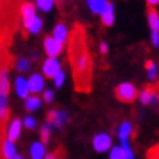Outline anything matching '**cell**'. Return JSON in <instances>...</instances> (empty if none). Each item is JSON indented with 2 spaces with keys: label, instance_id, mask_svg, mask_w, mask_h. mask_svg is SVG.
<instances>
[{
  "label": "cell",
  "instance_id": "cell-1",
  "mask_svg": "<svg viewBox=\"0 0 159 159\" xmlns=\"http://www.w3.org/2000/svg\"><path fill=\"white\" fill-rule=\"evenodd\" d=\"M70 60H72L77 89L80 91L89 89L92 77V60L86 50L85 37L80 28L75 31L73 38L70 41Z\"/></svg>",
  "mask_w": 159,
  "mask_h": 159
},
{
  "label": "cell",
  "instance_id": "cell-2",
  "mask_svg": "<svg viewBox=\"0 0 159 159\" xmlns=\"http://www.w3.org/2000/svg\"><path fill=\"white\" fill-rule=\"evenodd\" d=\"M114 93H116V98L118 101L130 104V102H133L136 98H137V93H139V92H137V89H136V86L133 83L123 82V83H120V85H117Z\"/></svg>",
  "mask_w": 159,
  "mask_h": 159
},
{
  "label": "cell",
  "instance_id": "cell-3",
  "mask_svg": "<svg viewBox=\"0 0 159 159\" xmlns=\"http://www.w3.org/2000/svg\"><path fill=\"white\" fill-rule=\"evenodd\" d=\"M92 148L98 153L108 152L112 148V139H111V136L108 133H105V131L97 133V134L92 137Z\"/></svg>",
  "mask_w": 159,
  "mask_h": 159
},
{
  "label": "cell",
  "instance_id": "cell-4",
  "mask_svg": "<svg viewBox=\"0 0 159 159\" xmlns=\"http://www.w3.org/2000/svg\"><path fill=\"white\" fill-rule=\"evenodd\" d=\"M63 70L61 67V61L56 57H47L41 63V73L44 77H48L53 79L57 73H60Z\"/></svg>",
  "mask_w": 159,
  "mask_h": 159
},
{
  "label": "cell",
  "instance_id": "cell-5",
  "mask_svg": "<svg viewBox=\"0 0 159 159\" xmlns=\"http://www.w3.org/2000/svg\"><path fill=\"white\" fill-rule=\"evenodd\" d=\"M43 48L44 53L47 57H56L58 58V56H61L63 50H64V44L58 43L57 39H54L51 35L45 37L43 41Z\"/></svg>",
  "mask_w": 159,
  "mask_h": 159
},
{
  "label": "cell",
  "instance_id": "cell-6",
  "mask_svg": "<svg viewBox=\"0 0 159 159\" xmlns=\"http://www.w3.org/2000/svg\"><path fill=\"white\" fill-rule=\"evenodd\" d=\"M69 120V114L64 110H50L47 114V123L53 129H63Z\"/></svg>",
  "mask_w": 159,
  "mask_h": 159
},
{
  "label": "cell",
  "instance_id": "cell-7",
  "mask_svg": "<svg viewBox=\"0 0 159 159\" xmlns=\"http://www.w3.org/2000/svg\"><path fill=\"white\" fill-rule=\"evenodd\" d=\"M12 88H13L15 95L18 98H20V99H25V98L31 93V92H29V86H28V80H26V77L22 76V75L15 76V79L12 80Z\"/></svg>",
  "mask_w": 159,
  "mask_h": 159
},
{
  "label": "cell",
  "instance_id": "cell-8",
  "mask_svg": "<svg viewBox=\"0 0 159 159\" xmlns=\"http://www.w3.org/2000/svg\"><path fill=\"white\" fill-rule=\"evenodd\" d=\"M28 86H29V92L38 95L45 89V77L43 76V73H31L28 77Z\"/></svg>",
  "mask_w": 159,
  "mask_h": 159
},
{
  "label": "cell",
  "instance_id": "cell-9",
  "mask_svg": "<svg viewBox=\"0 0 159 159\" xmlns=\"http://www.w3.org/2000/svg\"><path fill=\"white\" fill-rule=\"evenodd\" d=\"M22 129H24V125H22V120L20 118L10 120V123L6 127V139L16 142L20 137V134H22Z\"/></svg>",
  "mask_w": 159,
  "mask_h": 159
},
{
  "label": "cell",
  "instance_id": "cell-10",
  "mask_svg": "<svg viewBox=\"0 0 159 159\" xmlns=\"http://www.w3.org/2000/svg\"><path fill=\"white\" fill-rule=\"evenodd\" d=\"M137 98L142 105H150V104H159V93L152 88H145L137 93Z\"/></svg>",
  "mask_w": 159,
  "mask_h": 159
},
{
  "label": "cell",
  "instance_id": "cell-11",
  "mask_svg": "<svg viewBox=\"0 0 159 159\" xmlns=\"http://www.w3.org/2000/svg\"><path fill=\"white\" fill-rule=\"evenodd\" d=\"M51 37L54 39H57L58 43L66 44L70 39V31H69L67 25L63 24V22H58L53 28V31H51Z\"/></svg>",
  "mask_w": 159,
  "mask_h": 159
},
{
  "label": "cell",
  "instance_id": "cell-12",
  "mask_svg": "<svg viewBox=\"0 0 159 159\" xmlns=\"http://www.w3.org/2000/svg\"><path fill=\"white\" fill-rule=\"evenodd\" d=\"M20 20H22V26L26 25L29 20H32L37 16V7L32 2H25L24 5L20 6Z\"/></svg>",
  "mask_w": 159,
  "mask_h": 159
},
{
  "label": "cell",
  "instance_id": "cell-13",
  "mask_svg": "<svg viewBox=\"0 0 159 159\" xmlns=\"http://www.w3.org/2000/svg\"><path fill=\"white\" fill-rule=\"evenodd\" d=\"M0 153L3 156V159H13L18 153V149H16V142L9 139H3L2 143H0Z\"/></svg>",
  "mask_w": 159,
  "mask_h": 159
},
{
  "label": "cell",
  "instance_id": "cell-14",
  "mask_svg": "<svg viewBox=\"0 0 159 159\" xmlns=\"http://www.w3.org/2000/svg\"><path fill=\"white\" fill-rule=\"evenodd\" d=\"M47 155L45 150V143H43L41 140H35L29 146V158L31 159H44Z\"/></svg>",
  "mask_w": 159,
  "mask_h": 159
},
{
  "label": "cell",
  "instance_id": "cell-15",
  "mask_svg": "<svg viewBox=\"0 0 159 159\" xmlns=\"http://www.w3.org/2000/svg\"><path fill=\"white\" fill-rule=\"evenodd\" d=\"M43 26H44V20L43 18L37 15L32 20H29L26 25H24V29L31 35H38L41 31H43Z\"/></svg>",
  "mask_w": 159,
  "mask_h": 159
},
{
  "label": "cell",
  "instance_id": "cell-16",
  "mask_svg": "<svg viewBox=\"0 0 159 159\" xmlns=\"http://www.w3.org/2000/svg\"><path fill=\"white\" fill-rule=\"evenodd\" d=\"M24 107L25 110L28 111V112H34V111H38L39 108H41V105H43V99H41V97H38V95H34V93H29L28 97L24 99Z\"/></svg>",
  "mask_w": 159,
  "mask_h": 159
},
{
  "label": "cell",
  "instance_id": "cell-17",
  "mask_svg": "<svg viewBox=\"0 0 159 159\" xmlns=\"http://www.w3.org/2000/svg\"><path fill=\"white\" fill-rule=\"evenodd\" d=\"M12 88V82H10V75H9V69L6 66L0 67V92L2 93H7Z\"/></svg>",
  "mask_w": 159,
  "mask_h": 159
},
{
  "label": "cell",
  "instance_id": "cell-18",
  "mask_svg": "<svg viewBox=\"0 0 159 159\" xmlns=\"http://www.w3.org/2000/svg\"><path fill=\"white\" fill-rule=\"evenodd\" d=\"M114 10L116 9H114V5H112V3H108V5H107L104 12L99 15L102 25H105V26L114 25V20H116V12H114Z\"/></svg>",
  "mask_w": 159,
  "mask_h": 159
},
{
  "label": "cell",
  "instance_id": "cell-19",
  "mask_svg": "<svg viewBox=\"0 0 159 159\" xmlns=\"http://www.w3.org/2000/svg\"><path fill=\"white\" fill-rule=\"evenodd\" d=\"M133 133V124L130 121H123L118 129H117V136H118V140L120 142H124V140H130V136Z\"/></svg>",
  "mask_w": 159,
  "mask_h": 159
},
{
  "label": "cell",
  "instance_id": "cell-20",
  "mask_svg": "<svg viewBox=\"0 0 159 159\" xmlns=\"http://www.w3.org/2000/svg\"><path fill=\"white\" fill-rule=\"evenodd\" d=\"M108 3H110L108 0H86L88 9L91 10L93 15H101Z\"/></svg>",
  "mask_w": 159,
  "mask_h": 159
},
{
  "label": "cell",
  "instance_id": "cell-21",
  "mask_svg": "<svg viewBox=\"0 0 159 159\" xmlns=\"http://www.w3.org/2000/svg\"><path fill=\"white\" fill-rule=\"evenodd\" d=\"M9 117V95L0 92V121L7 120Z\"/></svg>",
  "mask_w": 159,
  "mask_h": 159
},
{
  "label": "cell",
  "instance_id": "cell-22",
  "mask_svg": "<svg viewBox=\"0 0 159 159\" xmlns=\"http://www.w3.org/2000/svg\"><path fill=\"white\" fill-rule=\"evenodd\" d=\"M148 24L150 32H159V13L152 7L148 13Z\"/></svg>",
  "mask_w": 159,
  "mask_h": 159
},
{
  "label": "cell",
  "instance_id": "cell-23",
  "mask_svg": "<svg viewBox=\"0 0 159 159\" xmlns=\"http://www.w3.org/2000/svg\"><path fill=\"white\" fill-rule=\"evenodd\" d=\"M56 2L57 0H34V5L37 7V10L44 12V13H48L56 6Z\"/></svg>",
  "mask_w": 159,
  "mask_h": 159
},
{
  "label": "cell",
  "instance_id": "cell-24",
  "mask_svg": "<svg viewBox=\"0 0 159 159\" xmlns=\"http://www.w3.org/2000/svg\"><path fill=\"white\" fill-rule=\"evenodd\" d=\"M15 69H16V72L19 75L29 72L31 70V60L26 57H18L16 61H15Z\"/></svg>",
  "mask_w": 159,
  "mask_h": 159
},
{
  "label": "cell",
  "instance_id": "cell-25",
  "mask_svg": "<svg viewBox=\"0 0 159 159\" xmlns=\"http://www.w3.org/2000/svg\"><path fill=\"white\" fill-rule=\"evenodd\" d=\"M146 76H148V79L150 82L156 80V77H158V66H156L155 61L146 63Z\"/></svg>",
  "mask_w": 159,
  "mask_h": 159
},
{
  "label": "cell",
  "instance_id": "cell-26",
  "mask_svg": "<svg viewBox=\"0 0 159 159\" xmlns=\"http://www.w3.org/2000/svg\"><path fill=\"white\" fill-rule=\"evenodd\" d=\"M51 130H53V127H51L48 123H44V124L41 125V129H39V134H41V142H43V143H47V142L50 140Z\"/></svg>",
  "mask_w": 159,
  "mask_h": 159
},
{
  "label": "cell",
  "instance_id": "cell-27",
  "mask_svg": "<svg viewBox=\"0 0 159 159\" xmlns=\"http://www.w3.org/2000/svg\"><path fill=\"white\" fill-rule=\"evenodd\" d=\"M108 152V159H125V153L121 149V146H112Z\"/></svg>",
  "mask_w": 159,
  "mask_h": 159
},
{
  "label": "cell",
  "instance_id": "cell-28",
  "mask_svg": "<svg viewBox=\"0 0 159 159\" xmlns=\"http://www.w3.org/2000/svg\"><path fill=\"white\" fill-rule=\"evenodd\" d=\"M22 125H24V129H26V130H34V129H37V118L34 116L28 114V116L24 117Z\"/></svg>",
  "mask_w": 159,
  "mask_h": 159
},
{
  "label": "cell",
  "instance_id": "cell-29",
  "mask_svg": "<svg viewBox=\"0 0 159 159\" xmlns=\"http://www.w3.org/2000/svg\"><path fill=\"white\" fill-rule=\"evenodd\" d=\"M120 146L121 149L124 150L125 153V159H134V152H133V149H131L130 146V140H124V142H120Z\"/></svg>",
  "mask_w": 159,
  "mask_h": 159
},
{
  "label": "cell",
  "instance_id": "cell-30",
  "mask_svg": "<svg viewBox=\"0 0 159 159\" xmlns=\"http://www.w3.org/2000/svg\"><path fill=\"white\" fill-rule=\"evenodd\" d=\"M51 80H53L54 88L60 89V88L64 85V82H66V73H64V70H61L60 73H57V75H56V76H54Z\"/></svg>",
  "mask_w": 159,
  "mask_h": 159
},
{
  "label": "cell",
  "instance_id": "cell-31",
  "mask_svg": "<svg viewBox=\"0 0 159 159\" xmlns=\"http://www.w3.org/2000/svg\"><path fill=\"white\" fill-rule=\"evenodd\" d=\"M54 97H56V93H54L53 89H44L43 92H41V99H43V102H45V104H51V102L54 101Z\"/></svg>",
  "mask_w": 159,
  "mask_h": 159
},
{
  "label": "cell",
  "instance_id": "cell-32",
  "mask_svg": "<svg viewBox=\"0 0 159 159\" xmlns=\"http://www.w3.org/2000/svg\"><path fill=\"white\" fill-rule=\"evenodd\" d=\"M148 159H159V143L148 152Z\"/></svg>",
  "mask_w": 159,
  "mask_h": 159
},
{
  "label": "cell",
  "instance_id": "cell-33",
  "mask_svg": "<svg viewBox=\"0 0 159 159\" xmlns=\"http://www.w3.org/2000/svg\"><path fill=\"white\" fill-rule=\"evenodd\" d=\"M150 41L153 47H159V32H150Z\"/></svg>",
  "mask_w": 159,
  "mask_h": 159
},
{
  "label": "cell",
  "instance_id": "cell-34",
  "mask_svg": "<svg viewBox=\"0 0 159 159\" xmlns=\"http://www.w3.org/2000/svg\"><path fill=\"white\" fill-rule=\"evenodd\" d=\"M99 53L101 54L108 53V44H107L105 41H101V43H99Z\"/></svg>",
  "mask_w": 159,
  "mask_h": 159
},
{
  "label": "cell",
  "instance_id": "cell-35",
  "mask_svg": "<svg viewBox=\"0 0 159 159\" xmlns=\"http://www.w3.org/2000/svg\"><path fill=\"white\" fill-rule=\"evenodd\" d=\"M146 3H148L150 7H155L156 5H159V0H146Z\"/></svg>",
  "mask_w": 159,
  "mask_h": 159
},
{
  "label": "cell",
  "instance_id": "cell-36",
  "mask_svg": "<svg viewBox=\"0 0 159 159\" xmlns=\"http://www.w3.org/2000/svg\"><path fill=\"white\" fill-rule=\"evenodd\" d=\"M44 159H58V158H57V155L56 153H47Z\"/></svg>",
  "mask_w": 159,
  "mask_h": 159
},
{
  "label": "cell",
  "instance_id": "cell-37",
  "mask_svg": "<svg viewBox=\"0 0 159 159\" xmlns=\"http://www.w3.org/2000/svg\"><path fill=\"white\" fill-rule=\"evenodd\" d=\"M13 159H25V158H24V156H22L20 153H16V156H15Z\"/></svg>",
  "mask_w": 159,
  "mask_h": 159
},
{
  "label": "cell",
  "instance_id": "cell-38",
  "mask_svg": "<svg viewBox=\"0 0 159 159\" xmlns=\"http://www.w3.org/2000/svg\"><path fill=\"white\" fill-rule=\"evenodd\" d=\"M58 2H64V0H58Z\"/></svg>",
  "mask_w": 159,
  "mask_h": 159
}]
</instances>
